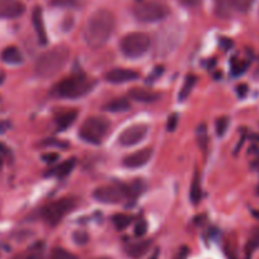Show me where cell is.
Segmentation results:
<instances>
[{
	"label": "cell",
	"instance_id": "obj_35",
	"mask_svg": "<svg viewBox=\"0 0 259 259\" xmlns=\"http://www.w3.org/2000/svg\"><path fill=\"white\" fill-rule=\"evenodd\" d=\"M182 3H183L186 7L194 8V7L200 6V4L202 3V0H182Z\"/></svg>",
	"mask_w": 259,
	"mask_h": 259
},
{
	"label": "cell",
	"instance_id": "obj_29",
	"mask_svg": "<svg viewBox=\"0 0 259 259\" xmlns=\"http://www.w3.org/2000/svg\"><path fill=\"white\" fill-rule=\"evenodd\" d=\"M73 239L78 245H85L89 241V235L85 231H75L73 235Z\"/></svg>",
	"mask_w": 259,
	"mask_h": 259
},
{
	"label": "cell",
	"instance_id": "obj_39",
	"mask_svg": "<svg viewBox=\"0 0 259 259\" xmlns=\"http://www.w3.org/2000/svg\"><path fill=\"white\" fill-rule=\"evenodd\" d=\"M6 130H7V124L6 123H0V134H3Z\"/></svg>",
	"mask_w": 259,
	"mask_h": 259
},
{
	"label": "cell",
	"instance_id": "obj_26",
	"mask_svg": "<svg viewBox=\"0 0 259 259\" xmlns=\"http://www.w3.org/2000/svg\"><path fill=\"white\" fill-rule=\"evenodd\" d=\"M51 259H76V256L62 248H55L51 251Z\"/></svg>",
	"mask_w": 259,
	"mask_h": 259
},
{
	"label": "cell",
	"instance_id": "obj_12",
	"mask_svg": "<svg viewBox=\"0 0 259 259\" xmlns=\"http://www.w3.org/2000/svg\"><path fill=\"white\" fill-rule=\"evenodd\" d=\"M151 158H153V149L145 148L127 155L122 160V164H123V166H126L128 169H138L146 165L150 161Z\"/></svg>",
	"mask_w": 259,
	"mask_h": 259
},
{
	"label": "cell",
	"instance_id": "obj_14",
	"mask_svg": "<svg viewBox=\"0 0 259 259\" xmlns=\"http://www.w3.org/2000/svg\"><path fill=\"white\" fill-rule=\"evenodd\" d=\"M128 97L133 101L140 102V103H153L160 98V94L144 88H133L128 92Z\"/></svg>",
	"mask_w": 259,
	"mask_h": 259
},
{
	"label": "cell",
	"instance_id": "obj_37",
	"mask_svg": "<svg viewBox=\"0 0 259 259\" xmlns=\"http://www.w3.org/2000/svg\"><path fill=\"white\" fill-rule=\"evenodd\" d=\"M246 91H248V87H246V85H239L238 87V93H239V96H240V97L245 96Z\"/></svg>",
	"mask_w": 259,
	"mask_h": 259
},
{
	"label": "cell",
	"instance_id": "obj_30",
	"mask_svg": "<svg viewBox=\"0 0 259 259\" xmlns=\"http://www.w3.org/2000/svg\"><path fill=\"white\" fill-rule=\"evenodd\" d=\"M146 230H148V224L144 220L139 221L135 226V235L136 236H144L146 234Z\"/></svg>",
	"mask_w": 259,
	"mask_h": 259
},
{
	"label": "cell",
	"instance_id": "obj_16",
	"mask_svg": "<svg viewBox=\"0 0 259 259\" xmlns=\"http://www.w3.org/2000/svg\"><path fill=\"white\" fill-rule=\"evenodd\" d=\"M78 111L76 109H69V111H65L62 113H60L56 117V124L61 131L69 128L70 126H73L74 122L78 118Z\"/></svg>",
	"mask_w": 259,
	"mask_h": 259
},
{
	"label": "cell",
	"instance_id": "obj_28",
	"mask_svg": "<svg viewBox=\"0 0 259 259\" xmlns=\"http://www.w3.org/2000/svg\"><path fill=\"white\" fill-rule=\"evenodd\" d=\"M246 66L248 64L244 61H234L233 65H231V73H233L234 76H239L246 70Z\"/></svg>",
	"mask_w": 259,
	"mask_h": 259
},
{
	"label": "cell",
	"instance_id": "obj_40",
	"mask_svg": "<svg viewBox=\"0 0 259 259\" xmlns=\"http://www.w3.org/2000/svg\"><path fill=\"white\" fill-rule=\"evenodd\" d=\"M94 259H112V258H108V256H99V258H94Z\"/></svg>",
	"mask_w": 259,
	"mask_h": 259
},
{
	"label": "cell",
	"instance_id": "obj_21",
	"mask_svg": "<svg viewBox=\"0 0 259 259\" xmlns=\"http://www.w3.org/2000/svg\"><path fill=\"white\" fill-rule=\"evenodd\" d=\"M201 198H202L201 182H200V178H198V176L196 174L191 186V201L194 203V205H197V203L201 201Z\"/></svg>",
	"mask_w": 259,
	"mask_h": 259
},
{
	"label": "cell",
	"instance_id": "obj_23",
	"mask_svg": "<svg viewBox=\"0 0 259 259\" xmlns=\"http://www.w3.org/2000/svg\"><path fill=\"white\" fill-rule=\"evenodd\" d=\"M112 221H113L116 229L123 230V229H126L130 224L133 223V218L126 215V213H117V215H114L113 218H112Z\"/></svg>",
	"mask_w": 259,
	"mask_h": 259
},
{
	"label": "cell",
	"instance_id": "obj_17",
	"mask_svg": "<svg viewBox=\"0 0 259 259\" xmlns=\"http://www.w3.org/2000/svg\"><path fill=\"white\" fill-rule=\"evenodd\" d=\"M2 60L8 65H21L23 62V55L17 47L9 46L2 52Z\"/></svg>",
	"mask_w": 259,
	"mask_h": 259
},
{
	"label": "cell",
	"instance_id": "obj_8",
	"mask_svg": "<svg viewBox=\"0 0 259 259\" xmlns=\"http://www.w3.org/2000/svg\"><path fill=\"white\" fill-rule=\"evenodd\" d=\"M93 197L104 205H119L130 198V189L126 184H107L98 187L93 192Z\"/></svg>",
	"mask_w": 259,
	"mask_h": 259
},
{
	"label": "cell",
	"instance_id": "obj_19",
	"mask_svg": "<svg viewBox=\"0 0 259 259\" xmlns=\"http://www.w3.org/2000/svg\"><path fill=\"white\" fill-rule=\"evenodd\" d=\"M130 101L126 98H114L111 102L103 106V109L112 113H119V112H126L130 109Z\"/></svg>",
	"mask_w": 259,
	"mask_h": 259
},
{
	"label": "cell",
	"instance_id": "obj_2",
	"mask_svg": "<svg viewBox=\"0 0 259 259\" xmlns=\"http://www.w3.org/2000/svg\"><path fill=\"white\" fill-rule=\"evenodd\" d=\"M96 84L97 81L85 74H74L55 84L51 93L57 98L79 99L91 93Z\"/></svg>",
	"mask_w": 259,
	"mask_h": 259
},
{
	"label": "cell",
	"instance_id": "obj_13",
	"mask_svg": "<svg viewBox=\"0 0 259 259\" xmlns=\"http://www.w3.org/2000/svg\"><path fill=\"white\" fill-rule=\"evenodd\" d=\"M32 23H33V28L36 31L37 38H38L39 45L46 46L49 38H47L46 28H45V22H44V14H42V9L37 7L32 14Z\"/></svg>",
	"mask_w": 259,
	"mask_h": 259
},
{
	"label": "cell",
	"instance_id": "obj_32",
	"mask_svg": "<svg viewBox=\"0 0 259 259\" xmlns=\"http://www.w3.org/2000/svg\"><path fill=\"white\" fill-rule=\"evenodd\" d=\"M42 145L44 146H51V145H55V146H59V148H68L69 144L68 143H64V141H60V140H55V139H47V140H45L44 143H42Z\"/></svg>",
	"mask_w": 259,
	"mask_h": 259
},
{
	"label": "cell",
	"instance_id": "obj_41",
	"mask_svg": "<svg viewBox=\"0 0 259 259\" xmlns=\"http://www.w3.org/2000/svg\"><path fill=\"white\" fill-rule=\"evenodd\" d=\"M150 259H158V255H156V254H154V255L153 256H151V258Z\"/></svg>",
	"mask_w": 259,
	"mask_h": 259
},
{
	"label": "cell",
	"instance_id": "obj_18",
	"mask_svg": "<svg viewBox=\"0 0 259 259\" xmlns=\"http://www.w3.org/2000/svg\"><path fill=\"white\" fill-rule=\"evenodd\" d=\"M75 159H68V160L62 161L60 163L59 165L55 166L54 169L49 171V176H55V177H59V178H64V177L69 176V174L73 171V169L75 168Z\"/></svg>",
	"mask_w": 259,
	"mask_h": 259
},
{
	"label": "cell",
	"instance_id": "obj_7",
	"mask_svg": "<svg viewBox=\"0 0 259 259\" xmlns=\"http://www.w3.org/2000/svg\"><path fill=\"white\" fill-rule=\"evenodd\" d=\"M134 16L143 23H155L165 19L170 11L168 7L159 2H141L134 7Z\"/></svg>",
	"mask_w": 259,
	"mask_h": 259
},
{
	"label": "cell",
	"instance_id": "obj_42",
	"mask_svg": "<svg viewBox=\"0 0 259 259\" xmlns=\"http://www.w3.org/2000/svg\"><path fill=\"white\" fill-rule=\"evenodd\" d=\"M2 164L3 163H2V159H0V168H2Z\"/></svg>",
	"mask_w": 259,
	"mask_h": 259
},
{
	"label": "cell",
	"instance_id": "obj_27",
	"mask_svg": "<svg viewBox=\"0 0 259 259\" xmlns=\"http://www.w3.org/2000/svg\"><path fill=\"white\" fill-rule=\"evenodd\" d=\"M228 127H229L228 117H220V118L216 121V133H218V136L225 135Z\"/></svg>",
	"mask_w": 259,
	"mask_h": 259
},
{
	"label": "cell",
	"instance_id": "obj_9",
	"mask_svg": "<svg viewBox=\"0 0 259 259\" xmlns=\"http://www.w3.org/2000/svg\"><path fill=\"white\" fill-rule=\"evenodd\" d=\"M149 134V126L146 123H136L133 126L127 127L118 136L119 145L124 146V148H130V146H135L140 144L144 139L148 136Z\"/></svg>",
	"mask_w": 259,
	"mask_h": 259
},
{
	"label": "cell",
	"instance_id": "obj_11",
	"mask_svg": "<svg viewBox=\"0 0 259 259\" xmlns=\"http://www.w3.org/2000/svg\"><path fill=\"white\" fill-rule=\"evenodd\" d=\"M140 74L138 71L133 70V69H123V68H116L109 70L108 73L104 75L106 81L111 84H124L130 83V81L138 80Z\"/></svg>",
	"mask_w": 259,
	"mask_h": 259
},
{
	"label": "cell",
	"instance_id": "obj_33",
	"mask_svg": "<svg viewBox=\"0 0 259 259\" xmlns=\"http://www.w3.org/2000/svg\"><path fill=\"white\" fill-rule=\"evenodd\" d=\"M59 158H60V155L57 153H47V154H44V155H42V160H44L45 163H50V164L57 161L59 160Z\"/></svg>",
	"mask_w": 259,
	"mask_h": 259
},
{
	"label": "cell",
	"instance_id": "obj_24",
	"mask_svg": "<svg viewBox=\"0 0 259 259\" xmlns=\"http://www.w3.org/2000/svg\"><path fill=\"white\" fill-rule=\"evenodd\" d=\"M254 0H230V6L239 13H246L250 11Z\"/></svg>",
	"mask_w": 259,
	"mask_h": 259
},
{
	"label": "cell",
	"instance_id": "obj_4",
	"mask_svg": "<svg viewBox=\"0 0 259 259\" xmlns=\"http://www.w3.org/2000/svg\"><path fill=\"white\" fill-rule=\"evenodd\" d=\"M151 39L149 34L144 32H131L127 33L119 42V50L128 59H139L149 51Z\"/></svg>",
	"mask_w": 259,
	"mask_h": 259
},
{
	"label": "cell",
	"instance_id": "obj_36",
	"mask_svg": "<svg viewBox=\"0 0 259 259\" xmlns=\"http://www.w3.org/2000/svg\"><path fill=\"white\" fill-rule=\"evenodd\" d=\"M220 44H221V46L224 47V50H229V47L233 46V42L228 38H221Z\"/></svg>",
	"mask_w": 259,
	"mask_h": 259
},
{
	"label": "cell",
	"instance_id": "obj_22",
	"mask_svg": "<svg viewBox=\"0 0 259 259\" xmlns=\"http://www.w3.org/2000/svg\"><path fill=\"white\" fill-rule=\"evenodd\" d=\"M51 6L66 9H79L83 7V0H51Z\"/></svg>",
	"mask_w": 259,
	"mask_h": 259
},
{
	"label": "cell",
	"instance_id": "obj_1",
	"mask_svg": "<svg viewBox=\"0 0 259 259\" xmlns=\"http://www.w3.org/2000/svg\"><path fill=\"white\" fill-rule=\"evenodd\" d=\"M116 28V18L107 9L94 12L84 26V41L91 49L98 50L108 42Z\"/></svg>",
	"mask_w": 259,
	"mask_h": 259
},
{
	"label": "cell",
	"instance_id": "obj_38",
	"mask_svg": "<svg viewBox=\"0 0 259 259\" xmlns=\"http://www.w3.org/2000/svg\"><path fill=\"white\" fill-rule=\"evenodd\" d=\"M0 154H3V155H8L9 154V149L3 143H0Z\"/></svg>",
	"mask_w": 259,
	"mask_h": 259
},
{
	"label": "cell",
	"instance_id": "obj_20",
	"mask_svg": "<svg viewBox=\"0 0 259 259\" xmlns=\"http://www.w3.org/2000/svg\"><path fill=\"white\" fill-rule=\"evenodd\" d=\"M194 84H196V76H194V75L187 76L186 80H184L183 87H182L181 92H179V96H178L179 102H183V101H186L187 98H188V96L191 94L192 89H193Z\"/></svg>",
	"mask_w": 259,
	"mask_h": 259
},
{
	"label": "cell",
	"instance_id": "obj_6",
	"mask_svg": "<svg viewBox=\"0 0 259 259\" xmlns=\"http://www.w3.org/2000/svg\"><path fill=\"white\" fill-rule=\"evenodd\" d=\"M78 205V200L74 197H62L44 206L41 210V218L49 225L56 226L61 223L62 219L71 212Z\"/></svg>",
	"mask_w": 259,
	"mask_h": 259
},
{
	"label": "cell",
	"instance_id": "obj_25",
	"mask_svg": "<svg viewBox=\"0 0 259 259\" xmlns=\"http://www.w3.org/2000/svg\"><path fill=\"white\" fill-rule=\"evenodd\" d=\"M207 127H206L205 123H201L197 127V141L201 150L205 151L206 148H207Z\"/></svg>",
	"mask_w": 259,
	"mask_h": 259
},
{
	"label": "cell",
	"instance_id": "obj_10",
	"mask_svg": "<svg viewBox=\"0 0 259 259\" xmlns=\"http://www.w3.org/2000/svg\"><path fill=\"white\" fill-rule=\"evenodd\" d=\"M26 6L19 0H0V19H16L23 16Z\"/></svg>",
	"mask_w": 259,
	"mask_h": 259
},
{
	"label": "cell",
	"instance_id": "obj_34",
	"mask_svg": "<svg viewBox=\"0 0 259 259\" xmlns=\"http://www.w3.org/2000/svg\"><path fill=\"white\" fill-rule=\"evenodd\" d=\"M161 74H163V68H161V66H160V68H156L155 71H154V73L151 74V75H149L148 83H150V81H151V83H153V81L155 80L156 78H159V76H160Z\"/></svg>",
	"mask_w": 259,
	"mask_h": 259
},
{
	"label": "cell",
	"instance_id": "obj_5",
	"mask_svg": "<svg viewBox=\"0 0 259 259\" xmlns=\"http://www.w3.org/2000/svg\"><path fill=\"white\" fill-rule=\"evenodd\" d=\"M109 121L104 117H98L93 116L87 118L83 122L80 127V131H79V136L81 138V140H84L85 143L93 144V145H98L102 143L106 135L109 131Z\"/></svg>",
	"mask_w": 259,
	"mask_h": 259
},
{
	"label": "cell",
	"instance_id": "obj_15",
	"mask_svg": "<svg viewBox=\"0 0 259 259\" xmlns=\"http://www.w3.org/2000/svg\"><path fill=\"white\" fill-rule=\"evenodd\" d=\"M151 246L150 240H140L136 241V243H131L126 248L127 254L133 258H141L143 255H145L149 251Z\"/></svg>",
	"mask_w": 259,
	"mask_h": 259
},
{
	"label": "cell",
	"instance_id": "obj_31",
	"mask_svg": "<svg viewBox=\"0 0 259 259\" xmlns=\"http://www.w3.org/2000/svg\"><path fill=\"white\" fill-rule=\"evenodd\" d=\"M178 124V113H171L168 118V123H166V130L168 131H174Z\"/></svg>",
	"mask_w": 259,
	"mask_h": 259
},
{
	"label": "cell",
	"instance_id": "obj_3",
	"mask_svg": "<svg viewBox=\"0 0 259 259\" xmlns=\"http://www.w3.org/2000/svg\"><path fill=\"white\" fill-rule=\"evenodd\" d=\"M69 56H70V52L65 46L49 50L37 57L36 62H34V73L39 78H52L64 69Z\"/></svg>",
	"mask_w": 259,
	"mask_h": 259
}]
</instances>
